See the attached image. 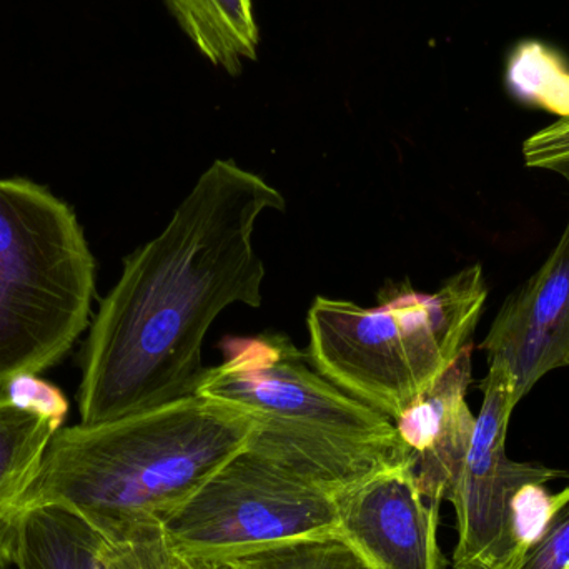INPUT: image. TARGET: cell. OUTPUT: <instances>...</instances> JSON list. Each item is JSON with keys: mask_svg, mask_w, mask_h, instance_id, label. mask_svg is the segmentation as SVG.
I'll use <instances>...</instances> for the list:
<instances>
[{"mask_svg": "<svg viewBox=\"0 0 569 569\" xmlns=\"http://www.w3.org/2000/svg\"><path fill=\"white\" fill-rule=\"evenodd\" d=\"M284 207L276 187L236 160H216L199 177L100 303L83 353L80 423L196 393L213 321L232 305H262L266 267L253 233L267 210Z\"/></svg>", "mask_w": 569, "mask_h": 569, "instance_id": "obj_1", "label": "cell"}, {"mask_svg": "<svg viewBox=\"0 0 569 569\" xmlns=\"http://www.w3.org/2000/svg\"><path fill=\"white\" fill-rule=\"evenodd\" d=\"M259 418L193 393L102 423L60 428L22 511L62 503L86 517L166 521L249 445Z\"/></svg>", "mask_w": 569, "mask_h": 569, "instance_id": "obj_2", "label": "cell"}, {"mask_svg": "<svg viewBox=\"0 0 569 569\" xmlns=\"http://www.w3.org/2000/svg\"><path fill=\"white\" fill-rule=\"evenodd\" d=\"M222 361L200 375L196 393L240 405L259 418L249 443L337 497L408 465L390 418L318 373L282 333L227 337Z\"/></svg>", "mask_w": 569, "mask_h": 569, "instance_id": "obj_3", "label": "cell"}, {"mask_svg": "<svg viewBox=\"0 0 569 569\" xmlns=\"http://www.w3.org/2000/svg\"><path fill=\"white\" fill-rule=\"evenodd\" d=\"M487 298L480 263L433 293L408 280L387 283L377 307L317 297L307 317V355L335 387L395 421L473 347Z\"/></svg>", "mask_w": 569, "mask_h": 569, "instance_id": "obj_4", "label": "cell"}, {"mask_svg": "<svg viewBox=\"0 0 569 569\" xmlns=\"http://www.w3.org/2000/svg\"><path fill=\"white\" fill-rule=\"evenodd\" d=\"M96 263L73 210L0 179V388L62 360L89 325Z\"/></svg>", "mask_w": 569, "mask_h": 569, "instance_id": "obj_5", "label": "cell"}, {"mask_svg": "<svg viewBox=\"0 0 569 569\" xmlns=\"http://www.w3.org/2000/svg\"><path fill=\"white\" fill-rule=\"evenodd\" d=\"M163 530L176 550L200 557L338 537L337 498L249 443L163 521Z\"/></svg>", "mask_w": 569, "mask_h": 569, "instance_id": "obj_6", "label": "cell"}, {"mask_svg": "<svg viewBox=\"0 0 569 569\" xmlns=\"http://www.w3.org/2000/svg\"><path fill=\"white\" fill-rule=\"evenodd\" d=\"M478 387L483 403L450 498L458 525L453 568L507 569L527 547L518 521L521 495L568 473L508 457V425L521 400L513 375L503 365H488Z\"/></svg>", "mask_w": 569, "mask_h": 569, "instance_id": "obj_7", "label": "cell"}, {"mask_svg": "<svg viewBox=\"0 0 569 569\" xmlns=\"http://www.w3.org/2000/svg\"><path fill=\"white\" fill-rule=\"evenodd\" d=\"M338 537L370 569H445L440 507L418 490L410 465L390 468L337 497Z\"/></svg>", "mask_w": 569, "mask_h": 569, "instance_id": "obj_8", "label": "cell"}, {"mask_svg": "<svg viewBox=\"0 0 569 569\" xmlns=\"http://www.w3.org/2000/svg\"><path fill=\"white\" fill-rule=\"evenodd\" d=\"M488 365H503L523 400L535 385L569 367V219L543 266L501 305L480 345Z\"/></svg>", "mask_w": 569, "mask_h": 569, "instance_id": "obj_9", "label": "cell"}, {"mask_svg": "<svg viewBox=\"0 0 569 569\" xmlns=\"http://www.w3.org/2000/svg\"><path fill=\"white\" fill-rule=\"evenodd\" d=\"M471 348L393 421L418 490L437 507L453 495L477 425L467 403Z\"/></svg>", "mask_w": 569, "mask_h": 569, "instance_id": "obj_10", "label": "cell"}, {"mask_svg": "<svg viewBox=\"0 0 569 569\" xmlns=\"http://www.w3.org/2000/svg\"><path fill=\"white\" fill-rule=\"evenodd\" d=\"M62 423L17 407L0 388V569L13 565L23 498Z\"/></svg>", "mask_w": 569, "mask_h": 569, "instance_id": "obj_11", "label": "cell"}, {"mask_svg": "<svg viewBox=\"0 0 569 569\" xmlns=\"http://www.w3.org/2000/svg\"><path fill=\"white\" fill-rule=\"evenodd\" d=\"M180 29L212 66L239 76L259 59L260 32L252 0H163Z\"/></svg>", "mask_w": 569, "mask_h": 569, "instance_id": "obj_12", "label": "cell"}, {"mask_svg": "<svg viewBox=\"0 0 569 569\" xmlns=\"http://www.w3.org/2000/svg\"><path fill=\"white\" fill-rule=\"evenodd\" d=\"M17 569H96L93 528L69 505L26 508L17 527Z\"/></svg>", "mask_w": 569, "mask_h": 569, "instance_id": "obj_13", "label": "cell"}, {"mask_svg": "<svg viewBox=\"0 0 569 569\" xmlns=\"http://www.w3.org/2000/svg\"><path fill=\"white\" fill-rule=\"evenodd\" d=\"M507 86L521 102L569 117V67L550 47L521 42L508 59Z\"/></svg>", "mask_w": 569, "mask_h": 569, "instance_id": "obj_14", "label": "cell"}, {"mask_svg": "<svg viewBox=\"0 0 569 569\" xmlns=\"http://www.w3.org/2000/svg\"><path fill=\"white\" fill-rule=\"evenodd\" d=\"M210 558L219 569H370L340 537L288 541Z\"/></svg>", "mask_w": 569, "mask_h": 569, "instance_id": "obj_15", "label": "cell"}, {"mask_svg": "<svg viewBox=\"0 0 569 569\" xmlns=\"http://www.w3.org/2000/svg\"><path fill=\"white\" fill-rule=\"evenodd\" d=\"M507 569H569V487L540 533Z\"/></svg>", "mask_w": 569, "mask_h": 569, "instance_id": "obj_16", "label": "cell"}, {"mask_svg": "<svg viewBox=\"0 0 569 569\" xmlns=\"http://www.w3.org/2000/svg\"><path fill=\"white\" fill-rule=\"evenodd\" d=\"M2 390L17 407L52 418L59 423H63L66 420L67 411H69V401H67L66 395L56 385L39 378V375H19V377L7 381Z\"/></svg>", "mask_w": 569, "mask_h": 569, "instance_id": "obj_17", "label": "cell"}, {"mask_svg": "<svg viewBox=\"0 0 569 569\" xmlns=\"http://www.w3.org/2000/svg\"><path fill=\"white\" fill-rule=\"evenodd\" d=\"M173 548V547H172ZM170 569H219L216 560L210 557H200V555L186 553V551H172Z\"/></svg>", "mask_w": 569, "mask_h": 569, "instance_id": "obj_18", "label": "cell"}]
</instances>
